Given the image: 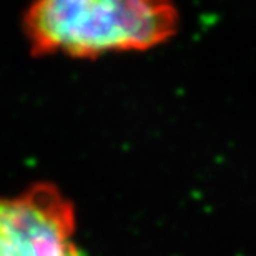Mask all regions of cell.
Segmentation results:
<instances>
[{"label": "cell", "mask_w": 256, "mask_h": 256, "mask_svg": "<svg viewBox=\"0 0 256 256\" xmlns=\"http://www.w3.org/2000/svg\"><path fill=\"white\" fill-rule=\"evenodd\" d=\"M172 0H32L24 32L34 55L95 58L108 52H142L176 32Z\"/></svg>", "instance_id": "6da1fadb"}, {"label": "cell", "mask_w": 256, "mask_h": 256, "mask_svg": "<svg viewBox=\"0 0 256 256\" xmlns=\"http://www.w3.org/2000/svg\"><path fill=\"white\" fill-rule=\"evenodd\" d=\"M74 203L48 182L0 196V256H82Z\"/></svg>", "instance_id": "7a4b0ae2"}]
</instances>
